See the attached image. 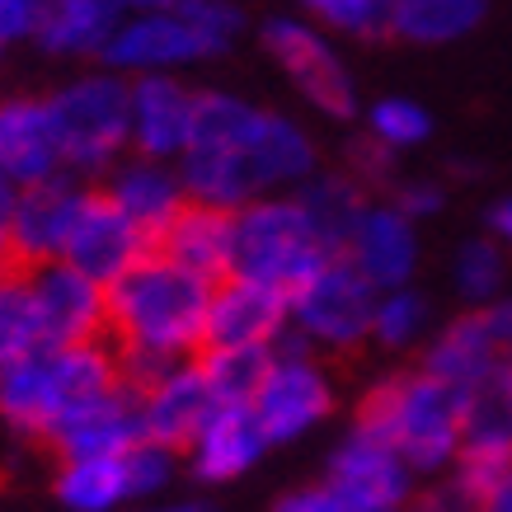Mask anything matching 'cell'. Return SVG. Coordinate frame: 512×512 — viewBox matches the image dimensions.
<instances>
[{
	"instance_id": "cell-14",
	"label": "cell",
	"mask_w": 512,
	"mask_h": 512,
	"mask_svg": "<svg viewBox=\"0 0 512 512\" xmlns=\"http://www.w3.org/2000/svg\"><path fill=\"white\" fill-rule=\"evenodd\" d=\"M343 259L372 282L376 292L409 287L419 273V221H409L395 202H367L339 249Z\"/></svg>"
},
{
	"instance_id": "cell-7",
	"label": "cell",
	"mask_w": 512,
	"mask_h": 512,
	"mask_svg": "<svg viewBox=\"0 0 512 512\" xmlns=\"http://www.w3.org/2000/svg\"><path fill=\"white\" fill-rule=\"evenodd\" d=\"M372 306L376 287L343 254H334L287 296V329L311 353H353L357 343L372 339Z\"/></svg>"
},
{
	"instance_id": "cell-1",
	"label": "cell",
	"mask_w": 512,
	"mask_h": 512,
	"mask_svg": "<svg viewBox=\"0 0 512 512\" xmlns=\"http://www.w3.org/2000/svg\"><path fill=\"white\" fill-rule=\"evenodd\" d=\"M174 165L193 202L240 212L254 198L306 184L320 170V151L287 113L259 109L231 90H198L193 137Z\"/></svg>"
},
{
	"instance_id": "cell-24",
	"label": "cell",
	"mask_w": 512,
	"mask_h": 512,
	"mask_svg": "<svg viewBox=\"0 0 512 512\" xmlns=\"http://www.w3.org/2000/svg\"><path fill=\"white\" fill-rule=\"evenodd\" d=\"M118 19L109 0H43L33 43L52 57H104Z\"/></svg>"
},
{
	"instance_id": "cell-42",
	"label": "cell",
	"mask_w": 512,
	"mask_h": 512,
	"mask_svg": "<svg viewBox=\"0 0 512 512\" xmlns=\"http://www.w3.org/2000/svg\"><path fill=\"white\" fill-rule=\"evenodd\" d=\"M118 15H141V10H160V5H170V0H109Z\"/></svg>"
},
{
	"instance_id": "cell-44",
	"label": "cell",
	"mask_w": 512,
	"mask_h": 512,
	"mask_svg": "<svg viewBox=\"0 0 512 512\" xmlns=\"http://www.w3.org/2000/svg\"><path fill=\"white\" fill-rule=\"evenodd\" d=\"M146 512H212L207 503H165V508H146Z\"/></svg>"
},
{
	"instance_id": "cell-32",
	"label": "cell",
	"mask_w": 512,
	"mask_h": 512,
	"mask_svg": "<svg viewBox=\"0 0 512 512\" xmlns=\"http://www.w3.org/2000/svg\"><path fill=\"white\" fill-rule=\"evenodd\" d=\"M268 362H273V348H202L198 353V367L217 404L254 400V390L264 386L268 376Z\"/></svg>"
},
{
	"instance_id": "cell-41",
	"label": "cell",
	"mask_w": 512,
	"mask_h": 512,
	"mask_svg": "<svg viewBox=\"0 0 512 512\" xmlns=\"http://www.w3.org/2000/svg\"><path fill=\"white\" fill-rule=\"evenodd\" d=\"M484 231L494 235L503 249H512V193L489 202V212H484Z\"/></svg>"
},
{
	"instance_id": "cell-29",
	"label": "cell",
	"mask_w": 512,
	"mask_h": 512,
	"mask_svg": "<svg viewBox=\"0 0 512 512\" xmlns=\"http://www.w3.org/2000/svg\"><path fill=\"white\" fill-rule=\"evenodd\" d=\"M38 348H52V343L43 334L29 268L0 264V367H10V362L38 353Z\"/></svg>"
},
{
	"instance_id": "cell-22",
	"label": "cell",
	"mask_w": 512,
	"mask_h": 512,
	"mask_svg": "<svg viewBox=\"0 0 512 512\" xmlns=\"http://www.w3.org/2000/svg\"><path fill=\"white\" fill-rule=\"evenodd\" d=\"M268 451V437L254 419L249 404H217L207 423L198 428V437L188 442V461H193V475L207 484H226L240 480L259 456Z\"/></svg>"
},
{
	"instance_id": "cell-4",
	"label": "cell",
	"mask_w": 512,
	"mask_h": 512,
	"mask_svg": "<svg viewBox=\"0 0 512 512\" xmlns=\"http://www.w3.org/2000/svg\"><path fill=\"white\" fill-rule=\"evenodd\" d=\"M357 423L372 428L414 475H447L461 456V395L423 367L381 376L357 409Z\"/></svg>"
},
{
	"instance_id": "cell-34",
	"label": "cell",
	"mask_w": 512,
	"mask_h": 512,
	"mask_svg": "<svg viewBox=\"0 0 512 512\" xmlns=\"http://www.w3.org/2000/svg\"><path fill=\"white\" fill-rule=\"evenodd\" d=\"M306 19L343 38H376L386 33V0H301Z\"/></svg>"
},
{
	"instance_id": "cell-39",
	"label": "cell",
	"mask_w": 512,
	"mask_h": 512,
	"mask_svg": "<svg viewBox=\"0 0 512 512\" xmlns=\"http://www.w3.org/2000/svg\"><path fill=\"white\" fill-rule=\"evenodd\" d=\"M273 512H362V508H353L348 498L334 494V489L320 480V484H306V489H292V494H282Z\"/></svg>"
},
{
	"instance_id": "cell-20",
	"label": "cell",
	"mask_w": 512,
	"mask_h": 512,
	"mask_svg": "<svg viewBox=\"0 0 512 512\" xmlns=\"http://www.w3.org/2000/svg\"><path fill=\"white\" fill-rule=\"evenodd\" d=\"M0 174L15 188L66 174L43 99H29V94L0 99Z\"/></svg>"
},
{
	"instance_id": "cell-26",
	"label": "cell",
	"mask_w": 512,
	"mask_h": 512,
	"mask_svg": "<svg viewBox=\"0 0 512 512\" xmlns=\"http://www.w3.org/2000/svg\"><path fill=\"white\" fill-rule=\"evenodd\" d=\"M0 414L10 428L29 437L52 433L57 423V381H52V348L19 357L10 367H0Z\"/></svg>"
},
{
	"instance_id": "cell-43",
	"label": "cell",
	"mask_w": 512,
	"mask_h": 512,
	"mask_svg": "<svg viewBox=\"0 0 512 512\" xmlns=\"http://www.w3.org/2000/svg\"><path fill=\"white\" fill-rule=\"evenodd\" d=\"M15 193H19V188L0 174V231H5V217H10V207H15Z\"/></svg>"
},
{
	"instance_id": "cell-38",
	"label": "cell",
	"mask_w": 512,
	"mask_h": 512,
	"mask_svg": "<svg viewBox=\"0 0 512 512\" xmlns=\"http://www.w3.org/2000/svg\"><path fill=\"white\" fill-rule=\"evenodd\" d=\"M43 19V0H0V52L15 43H33Z\"/></svg>"
},
{
	"instance_id": "cell-28",
	"label": "cell",
	"mask_w": 512,
	"mask_h": 512,
	"mask_svg": "<svg viewBox=\"0 0 512 512\" xmlns=\"http://www.w3.org/2000/svg\"><path fill=\"white\" fill-rule=\"evenodd\" d=\"M57 494H62V503L71 512H113L118 503H127V498H132V480H127L123 451L62 461Z\"/></svg>"
},
{
	"instance_id": "cell-30",
	"label": "cell",
	"mask_w": 512,
	"mask_h": 512,
	"mask_svg": "<svg viewBox=\"0 0 512 512\" xmlns=\"http://www.w3.org/2000/svg\"><path fill=\"white\" fill-rule=\"evenodd\" d=\"M433 334V306L428 296L409 282V287H386L376 292V306H372V343H381L386 353H409L428 343Z\"/></svg>"
},
{
	"instance_id": "cell-25",
	"label": "cell",
	"mask_w": 512,
	"mask_h": 512,
	"mask_svg": "<svg viewBox=\"0 0 512 512\" xmlns=\"http://www.w3.org/2000/svg\"><path fill=\"white\" fill-rule=\"evenodd\" d=\"M489 0H386V33L414 47L461 43L484 24Z\"/></svg>"
},
{
	"instance_id": "cell-37",
	"label": "cell",
	"mask_w": 512,
	"mask_h": 512,
	"mask_svg": "<svg viewBox=\"0 0 512 512\" xmlns=\"http://www.w3.org/2000/svg\"><path fill=\"white\" fill-rule=\"evenodd\" d=\"M451 475H461V470H451ZM461 480L475 494V512H512V461L480 470V475H461Z\"/></svg>"
},
{
	"instance_id": "cell-2",
	"label": "cell",
	"mask_w": 512,
	"mask_h": 512,
	"mask_svg": "<svg viewBox=\"0 0 512 512\" xmlns=\"http://www.w3.org/2000/svg\"><path fill=\"white\" fill-rule=\"evenodd\" d=\"M104 296H109L104 343L113 348L118 372L132 390L146 386L174 362L202 353L212 282L179 268L160 249L141 254L123 278L104 287Z\"/></svg>"
},
{
	"instance_id": "cell-11",
	"label": "cell",
	"mask_w": 512,
	"mask_h": 512,
	"mask_svg": "<svg viewBox=\"0 0 512 512\" xmlns=\"http://www.w3.org/2000/svg\"><path fill=\"white\" fill-rule=\"evenodd\" d=\"M414 480L419 475L362 423H353L339 437V447L329 451L325 461V484L362 512H404L409 498L419 494Z\"/></svg>"
},
{
	"instance_id": "cell-27",
	"label": "cell",
	"mask_w": 512,
	"mask_h": 512,
	"mask_svg": "<svg viewBox=\"0 0 512 512\" xmlns=\"http://www.w3.org/2000/svg\"><path fill=\"white\" fill-rule=\"evenodd\" d=\"M292 198L301 202V212L311 217L315 235H320L334 254H339L343 240H348V231H353L357 212L372 202V198H367V188L357 184L348 170H329V174L315 170L306 184L292 188Z\"/></svg>"
},
{
	"instance_id": "cell-40",
	"label": "cell",
	"mask_w": 512,
	"mask_h": 512,
	"mask_svg": "<svg viewBox=\"0 0 512 512\" xmlns=\"http://www.w3.org/2000/svg\"><path fill=\"white\" fill-rule=\"evenodd\" d=\"M484 325H489V334H494V343L503 348V357L512 353V292H498L489 306H480Z\"/></svg>"
},
{
	"instance_id": "cell-5",
	"label": "cell",
	"mask_w": 512,
	"mask_h": 512,
	"mask_svg": "<svg viewBox=\"0 0 512 512\" xmlns=\"http://www.w3.org/2000/svg\"><path fill=\"white\" fill-rule=\"evenodd\" d=\"M334 259V249L315 235L311 217L301 212L292 193H268L235 212V268L273 292L292 296L315 268Z\"/></svg>"
},
{
	"instance_id": "cell-9",
	"label": "cell",
	"mask_w": 512,
	"mask_h": 512,
	"mask_svg": "<svg viewBox=\"0 0 512 512\" xmlns=\"http://www.w3.org/2000/svg\"><path fill=\"white\" fill-rule=\"evenodd\" d=\"M249 409H254V419L264 428L268 447L296 442V437H306L311 428H320L329 419V409H334V381L311 357V348H301L292 339V329L273 348L268 376H264V386L254 390Z\"/></svg>"
},
{
	"instance_id": "cell-19",
	"label": "cell",
	"mask_w": 512,
	"mask_h": 512,
	"mask_svg": "<svg viewBox=\"0 0 512 512\" xmlns=\"http://www.w3.org/2000/svg\"><path fill=\"white\" fill-rule=\"evenodd\" d=\"M151 249H160L165 259H174L179 268H188V273H198V278L217 287L235 268V212L188 198L179 207V217L156 235Z\"/></svg>"
},
{
	"instance_id": "cell-36",
	"label": "cell",
	"mask_w": 512,
	"mask_h": 512,
	"mask_svg": "<svg viewBox=\"0 0 512 512\" xmlns=\"http://www.w3.org/2000/svg\"><path fill=\"white\" fill-rule=\"evenodd\" d=\"M390 202H395L409 221H428L447 207V184H442V179H395V184H390Z\"/></svg>"
},
{
	"instance_id": "cell-46",
	"label": "cell",
	"mask_w": 512,
	"mask_h": 512,
	"mask_svg": "<svg viewBox=\"0 0 512 512\" xmlns=\"http://www.w3.org/2000/svg\"><path fill=\"white\" fill-rule=\"evenodd\" d=\"M508 362H512V353H508Z\"/></svg>"
},
{
	"instance_id": "cell-31",
	"label": "cell",
	"mask_w": 512,
	"mask_h": 512,
	"mask_svg": "<svg viewBox=\"0 0 512 512\" xmlns=\"http://www.w3.org/2000/svg\"><path fill=\"white\" fill-rule=\"evenodd\" d=\"M451 287L466 306H489L498 292H508V249L494 235H470L451 254Z\"/></svg>"
},
{
	"instance_id": "cell-3",
	"label": "cell",
	"mask_w": 512,
	"mask_h": 512,
	"mask_svg": "<svg viewBox=\"0 0 512 512\" xmlns=\"http://www.w3.org/2000/svg\"><path fill=\"white\" fill-rule=\"evenodd\" d=\"M245 15L231 0H170L160 10L123 15L99 62L118 76H156L212 62L240 38Z\"/></svg>"
},
{
	"instance_id": "cell-15",
	"label": "cell",
	"mask_w": 512,
	"mask_h": 512,
	"mask_svg": "<svg viewBox=\"0 0 512 512\" xmlns=\"http://www.w3.org/2000/svg\"><path fill=\"white\" fill-rule=\"evenodd\" d=\"M33 301L43 315V334L52 348L66 343H94L104 339V320H109V296L94 278H85L80 268L66 259H47V264L29 268Z\"/></svg>"
},
{
	"instance_id": "cell-45",
	"label": "cell",
	"mask_w": 512,
	"mask_h": 512,
	"mask_svg": "<svg viewBox=\"0 0 512 512\" xmlns=\"http://www.w3.org/2000/svg\"><path fill=\"white\" fill-rule=\"evenodd\" d=\"M0 245H5V231H0Z\"/></svg>"
},
{
	"instance_id": "cell-10",
	"label": "cell",
	"mask_w": 512,
	"mask_h": 512,
	"mask_svg": "<svg viewBox=\"0 0 512 512\" xmlns=\"http://www.w3.org/2000/svg\"><path fill=\"white\" fill-rule=\"evenodd\" d=\"M90 188L76 174H52L43 184H24L15 193V207L5 217V245H0V264L33 268L47 259H62L66 235L80 217V202Z\"/></svg>"
},
{
	"instance_id": "cell-33",
	"label": "cell",
	"mask_w": 512,
	"mask_h": 512,
	"mask_svg": "<svg viewBox=\"0 0 512 512\" xmlns=\"http://www.w3.org/2000/svg\"><path fill=\"white\" fill-rule=\"evenodd\" d=\"M367 137L381 141L395 156L419 151L423 141L433 137V113L423 109L419 99H409V94H381L367 109Z\"/></svg>"
},
{
	"instance_id": "cell-8",
	"label": "cell",
	"mask_w": 512,
	"mask_h": 512,
	"mask_svg": "<svg viewBox=\"0 0 512 512\" xmlns=\"http://www.w3.org/2000/svg\"><path fill=\"white\" fill-rule=\"evenodd\" d=\"M259 43L273 57L282 76L292 80V90L311 104L320 118H353L357 113V80L353 66L343 62V52L334 47L329 29H320L306 15H273L259 29Z\"/></svg>"
},
{
	"instance_id": "cell-35",
	"label": "cell",
	"mask_w": 512,
	"mask_h": 512,
	"mask_svg": "<svg viewBox=\"0 0 512 512\" xmlns=\"http://www.w3.org/2000/svg\"><path fill=\"white\" fill-rule=\"evenodd\" d=\"M395 151H386L381 141H372L367 132L348 146V174H353L362 188H390L395 184Z\"/></svg>"
},
{
	"instance_id": "cell-13",
	"label": "cell",
	"mask_w": 512,
	"mask_h": 512,
	"mask_svg": "<svg viewBox=\"0 0 512 512\" xmlns=\"http://www.w3.org/2000/svg\"><path fill=\"white\" fill-rule=\"evenodd\" d=\"M141 254H151V240L132 226V217L104 188H90L85 202H80L76 226L66 235L62 259L71 268H80L85 278H94L99 287H109L113 278H123L127 268L137 264Z\"/></svg>"
},
{
	"instance_id": "cell-21",
	"label": "cell",
	"mask_w": 512,
	"mask_h": 512,
	"mask_svg": "<svg viewBox=\"0 0 512 512\" xmlns=\"http://www.w3.org/2000/svg\"><path fill=\"white\" fill-rule=\"evenodd\" d=\"M118 207H123L132 226H137L151 245L156 235L179 217V207L188 202V188L179 179V165L174 160H146V156H132V160H118L109 170V184H104Z\"/></svg>"
},
{
	"instance_id": "cell-17",
	"label": "cell",
	"mask_w": 512,
	"mask_h": 512,
	"mask_svg": "<svg viewBox=\"0 0 512 512\" xmlns=\"http://www.w3.org/2000/svg\"><path fill=\"white\" fill-rule=\"evenodd\" d=\"M287 334V296L254 278H221L212 287L202 348H278Z\"/></svg>"
},
{
	"instance_id": "cell-12",
	"label": "cell",
	"mask_w": 512,
	"mask_h": 512,
	"mask_svg": "<svg viewBox=\"0 0 512 512\" xmlns=\"http://www.w3.org/2000/svg\"><path fill=\"white\" fill-rule=\"evenodd\" d=\"M198 118V90L184 85L174 71L127 76V137L132 156L179 160Z\"/></svg>"
},
{
	"instance_id": "cell-16",
	"label": "cell",
	"mask_w": 512,
	"mask_h": 512,
	"mask_svg": "<svg viewBox=\"0 0 512 512\" xmlns=\"http://www.w3.org/2000/svg\"><path fill=\"white\" fill-rule=\"evenodd\" d=\"M137 404H141V437L170 451H188V442L198 437L207 414L217 409L198 357H184V362L165 367L160 376H151L146 386H137Z\"/></svg>"
},
{
	"instance_id": "cell-18",
	"label": "cell",
	"mask_w": 512,
	"mask_h": 512,
	"mask_svg": "<svg viewBox=\"0 0 512 512\" xmlns=\"http://www.w3.org/2000/svg\"><path fill=\"white\" fill-rule=\"evenodd\" d=\"M512 461V362L503 357L494 372L461 390V475H480Z\"/></svg>"
},
{
	"instance_id": "cell-6",
	"label": "cell",
	"mask_w": 512,
	"mask_h": 512,
	"mask_svg": "<svg viewBox=\"0 0 512 512\" xmlns=\"http://www.w3.org/2000/svg\"><path fill=\"white\" fill-rule=\"evenodd\" d=\"M57 151H62L66 174H109L123 151H132L127 137V76L99 66L85 76L66 80L62 90L43 99Z\"/></svg>"
},
{
	"instance_id": "cell-23",
	"label": "cell",
	"mask_w": 512,
	"mask_h": 512,
	"mask_svg": "<svg viewBox=\"0 0 512 512\" xmlns=\"http://www.w3.org/2000/svg\"><path fill=\"white\" fill-rule=\"evenodd\" d=\"M498 362H503V348L494 343V334H489L480 311L447 320V325L433 329L428 343H423V372L437 376V381L451 386L456 395L466 386H475L484 372H494Z\"/></svg>"
}]
</instances>
